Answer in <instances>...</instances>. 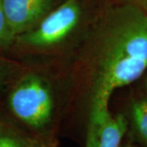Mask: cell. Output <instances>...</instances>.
I'll return each mask as SVG.
<instances>
[{"instance_id":"obj_3","label":"cell","mask_w":147,"mask_h":147,"mask_svg":"<svg viewBox=\"0 0 147 147\" xmlns=\"http://www.w3.org/2000/svg\"><path fill=\"white\" fill-rule=\"evenodd\" d=\"M80 7L76 0H66L50 12L38 27L22 38V42L44 47L61 42L79 22Z\"/></svg>"},{"instance_id":"obj_2","label":"cell","mask_w":147,"mask_h":147,"mask_svg":"<svg viewBox=\"0 0 147 147\" xmlns=\"http://www.w3.org/2000/svg\"><path fill=\"white\" fill-rule=\"evenodd\" d=\"M14 115L30 126L41 127L53 114V102L46 84L37 77L24 79L12 91L9 98Z\"/></svg>"},{"instance_id":"obj_5","label":"cell","mask_w":147,"mask_h":147,"mask_svg":"<svg viewBox=\"0 0 147 147\" xmlns=\"http://www.w3.org/2000/svg\"><path fill=\"white\" fill-rule=\"evenodd\" d=\"M127 126V123L123 115L110 116L98 127L97 147H119Z\"/></svg>"},{"instance_id":"obj_6","label":"cell","mask_w":147,"mask_h":147,"mask_svg":"<svg viewBox=\"0 0 147 147\" xmlns=\"http://www.w3.org/2000/svg\"><path fill=\"white\" fill-rule=\"evenodd\" d=\"M131 116L139 136L147 144V96L133 104Z\"/></svg>"},{"instance_id":"obj_10","label":"cell","mask_w":147,"mask_h":147,"mask_svg":"<svg viewBox=\"0 0 147 147\" xmlns=\"http://www.w3.org/2000/svg\"><path fill=\"white\" fill-rule=\"evenodd\" d=\"M0 75H1V71H0Z\"/></svg>"},{"instance_id":"obj_7","label":"cell","mask_w":147,"mask_h":147,"mask_svg":"<svg viewBox=\"0 0 147 147\" xmlns=\"http://www.w3.org/2000/svg\"><path fill=\"white\" fill-rule=\"evenodd\" d=\"M14 34L11 33L3 11L0 3V45H8L13 39Z\"/></svg>"},{"instance_id":"obj_8","label":"cell","mask_w":147,"mask_h":147,"mask_svg":"<svg viewBox=\"0 0 147 147\" xmlns=\"http://www.w3.org/2000/svg\"><path fill=\"white\" fill-rule=\"evenodd\" d=\"M97 136L98 127L92 123H90L86 147H97Z\"/></svg>"},{"instance_id":"obj_9","label":"cell","mask_w":147,"mask_h":147,"mask_svg":"<svg viewBox=\"0 0 147 147\" xmlns=\"http://www.w3.org/2000/svg\"><path fill=\"white\" fill-rule=\"evenodd\" d=\"M0 147H22V145L12 136L0 135Z\"/></svg>"},{"instance_id":"obj_4","label":"cell","mask_w":147,"mask_h":147,"mask_svg":"<svg viewBox=\"0 0 147 147\" xmlns=\"http://www.w3.org/2000/svg\"><path fill=\"white\" fill-rule=\"evenodd\" d=\"M0 3L14 35L32 26L53 5V0H0Z\"/></svg>"},{"instance_id":"obj_1","label":"cell","mask_w":147,"mask_h":147,"mask_svg":"<svg viewBox=\"0 0 147 147\" xmlns=\"http://www.w3.org/2000/svg\"><path fill=\"white\" fill-rule=\"evenodd\" d=\"M95 82L91 123L97 127L110 116L114 92L135 82L147 69V14L126 6L115 11L103 40Z\"/></svg>"}]
</instances>
